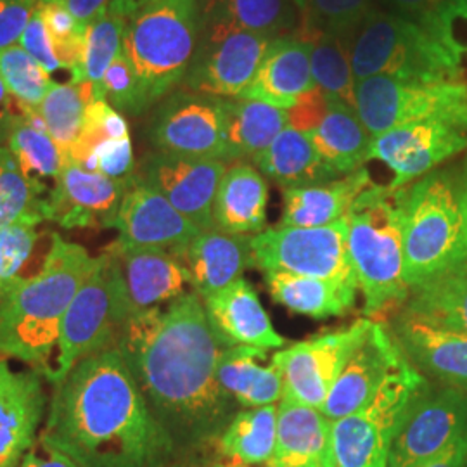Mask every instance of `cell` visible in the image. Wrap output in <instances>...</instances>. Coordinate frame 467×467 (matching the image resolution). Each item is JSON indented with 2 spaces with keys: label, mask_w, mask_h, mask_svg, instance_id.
I'll list each match as a JSON object with an SVG mask.
<instances>
[{
  "label": "cell",
  "mask_w": 467,
  "mask_h": 467,
  "mask_svg": "<svg viewBox=\"0 0 467 467\" xmlns=\"http://www.w3.org/2000/svg\"><path fill=\"white\" fill-rule=\"evenodd\" d=\"M407 362L409 358L393 334L383 322L374 320L368 336L334 381L322 414L337 420L366 409L378 389Z\"/></svg>",
  "instance_id": "20"
},
{
  "label": "cell",
  "mask_w": 467,
  "mask_h": 467,
  "mask_svg": "<svg viewBox=\"0 0 467 467\" xmlns=\"http://www.w3.org/2000/svg\"><path fill=\"white\" fill-rule=\"evenodd\" d=\"M127 19L108 7L96 17L85 32L84 50H82V84L94 87V99L106 100L102 94V78L108 67L113 65L118 54L123 50Z\"/></svg>",
  "instance_id": "42"
},
{
  "label": "cell",
  "mask_w": 467,
  "mask_h": 467,
  "mask_svg": "<svg viewBox=\"0 0 467 467\" xmlns=\"http://www.w3.org/2000/svg\"><path fill=\"white\" fill-rule=\"evenodd\" d=\"M348 251L364 296V317L379 322L403 308L410 287L403 274V187L372 184L348 212Z\"/></svg>",
  "instance_id": "4"
},
{
  "label": "cell",
  "mask_w": 467,
  "mask_h": 467,
  "mask_svg": "<svg viewBox=\"0 0 467 467\" xmlns=\"http://www.w3.org/2000/svg\"><path fill=\"white\" fill-rule=\"evenodd\" d=\"M47 414L44 376L0 360V467H17L38 440Z\"/></svg>",
  "instance_id": "22"
},
{
  "label": "cell",
  "mask_w": 467,
  "mask_h": 467,
  "mask_svg": "<svg viewBox=\"0 0 467 467\" xmlns=\"http://www.w3.org/2000/svg\"><path fill=\"white\" fill-rule=\"evenodd\" d=\"M403 310L467 334V260L412 287Z\"/></svg>",
  "instance_id": "38"
},
{
  "label": "cell",
  "mask_w": 467,
  "mask_h": 467,
  "mask_svg": "<svg viewBox=\"0 0 467 467\" xmlns=\"http://www.w3.org/2000/svg\"><path fill=\"white\" fill-rule=\"evenodd\" d=\"M389 333L419 370L467 391V334L441 327L403 308L393 318Z\"/></svg>",
  "instance_id": "23"
},
{
  "label": "cell",
  "mask_w": 467,
  "mask_h": 467,
  "mask_svg": "<svg viewBox=\"0 0 467 467\" xmlns=\"http://www.w3.org/2000/svg\"><path fill=\"white\" fill-rule=\"evenodd\" d=\"M267 358L268 350L253 347H231L220 353L218 383L239 409L275 405L283 399V372L272 358L265 366Z\"/></svg>",
  "instance_id": "30"
},
{
  "label": "cell",
  "mask_w": 467,
  "mask_h": 467,
  "mask_svg": "<svg viewBox=\"0 0 467 467\" xmlns=\"http://www.w3.org/2000/svg\"><path fill=\"white\" fill-rule=\"evenodd\" d=\"M225 140L231 161L254 160L287 129V111L260 100H223Z\"/></svg>",
  "instance_id": "37"
},
{
  "label": "cell",
  "mask_w": 467,
  "mask_h": 467,
  "mask_svg": "<svg viewBox=\"0 0 467 467\" xmlns=\"http://www.w3.org/2000/svg\"><path fill=\"white\" fill-rule=\"evenodd\" d=\"M38 440L80 467H170L177 453L115 347L52 384Z\"/></svg>",
  "instance_id": "2"
},
{
  "label": "cell",
  "mask_w": 467,
  "mask_h": 467,
  "mask_svg": "<svg viewBox=\"0 0 467 467\" xmlns=\"http://www.w3.org/2000/svg\"><path fill=\"white\" fill-rule=\"evenodd\" d=\"M268 185L262 171L246 161L227 168L213 204L215 231L256 235L267 227Z\"/></svg>",
  "instance_id": "28"
},
{
  "label": "cell",
  "mask_w": 467,
  "mask_h": 467,
  "mask_svg": "<svg viewBox=\"0 0 467 467\" xmlns=\"http://www.w3.org/2000/svg\"><path fill=\"white\" fill-rule=\"evenodd\" d=\"M467 434V391L430 389L395 434L388 467H418Z\"/></svg>",
  "instance_id": "18"
},
{
  "label": "cell",
  "mask_w": 467,
  "mask_h": 467,
  "mask_svg": "<svg viewBox=\"0 0 467 467\" xmlns=\"http://www.w3.org/2000/svg\"><path fill=\"white\" fill-rule=\"evenodd\" d=\"M350 57L357 82L378 75L407 82L462 80V59L414 23L381 9L353 35Z\"/></svg>",
  "instance_id": "7"
},
{
  "label": "cell",
  "mask_w": 467,
  "mask_h": 467,
  "mask_svg": "<svg viewBox=\"0 0 467 467\" xmlns=\"http://www.w3.org/2000/svg\"><path fill=\"white\" fill-rule=\"evenodd\" d=\"M35 7L26 0H0V52L19 46Z\"/></svg>",
  "instance_id": "50"
},
{
  "label": "cell",
  "mask_w": 467,
  "mask_h": 467,
  "mask_svg": "<svg viewBox=\"0 0 467 467\" xmlns=\"http://www.w3.org/2000/svg\"><path fill=\"white\" fill-rule=\"evenodd\" d=\"M285 111L289 121L287 127L303 134H310L317 129L318 123L327 113V96L316 85L312 90L303 94L293 108Z\"/></svg>",
  "instance_id": "51"
},
{
  "label": "cell",
  "mask_w": 467,
  "mask_h": 467,
  "mask_svg": "<svg viewBox=\"0 0 467 467\" xmlns=\"http://www.w3.org/2000/svg\"><path fill=\"white\" fill-rule=\"evenodd\" d=\"M109 258L123 324L142 312L184 296L191 275L182 260L168 251L132 250L113 243Z\"/></svg>",
  "instance_id": "15"
},
{
  "label": "cell",
  "mask_w": 467,
  "mask_h": 467,
  "mask_svg": "<svg viewBox=\"0 0 467 467\" xmlns=\"http://www.w3.org/2000/svg\"><path fill=\"white\" fill-rule=\"evenodd\" d=\"M418 467H467V434Z\"/></svg>",
  "instance_id": "53"
},
{
  "label": "cell",
  "mask_w": 467,
  "mask_h": 467,
  "mask_svg": "<svg viewBox=\"0 0 467 467\" xmlns=\"http://www.w3.org/2000/svg\"><path fill=\"white\" fill-rule=\"evenodd\" d=\"M96 264L98 256L84 246L54 234L42 268L0 287V355L28 364L46 378L67 306Z\"/></svg>",
  "instance_id": "3"
},
{
  "label": "cell",
  "mask_w": 467,
  "mask_h": 467,
  "mask_svg": "<svg viewBox=\"0 0 467 467\" xmlns=\"http://www.w3.org/2000/svg\"><path fill=\"white\" fill-rule=\"evenodd\" d=\"M4 146L11 150L17 167L38 201L47 220L50 198L59 184L67 158L46 130L36 129L21 113L13 119Z\"/></svg>",
  "instance_id": "31"
},
{
  "label": "cell",
  "mask_w": 467,
  "mask_h": 467,
  "mask_svg": "<svg viewBox=\"0 0 467 467\" xmlns=\"http://www.w3.org/2000/svg\"><path fill=\"white\" fill-rule=\"evenodd\" d=\"M308 42H312V77L316 85L327 98L339 99L357 111L351 38L317 35Z\"/></svg>",
  "instance_id": "41"
},
{
  "label": "cell",
  "mask_w": 467,
  "mask_h": 467,
  "mask_svg": "<svg viewBox=\"0 0 467 467\" xmlns=\"http://www.w3.org/2000/svg\"><path fill=\"white\" fill-rule=\"evenodd\" d=\"M135 177L121 182L67 160L47 206V220L67 231L111 227Z\"/></svg>",
  "instance_id": "21"
},
{
  "label": "cell",
  "mask_w": 467,
  "mask_h": 467,
  "mask_svg": "<svg viewBox=\"0 0 467 467\" xmlns=\"http://www.w3.org/2000/svg\"><path fill=\"white\" fill-rule=\"evenodd\" d=\"M277 441V405L241 409L213 441L220 467H267Z\"/></svg>",
  "instance_id": "34"
},
{
  "label": "cell",
  "mask_w": 467,
  "mask_h": 467,
  "mask_svg": "<svg viewBox=\"0 0 467 467\" xmlns=\"http://www.w3.org/2000/svg\"><path fill=\"white\" fill-rule=\"evenodd\" d=\"M225 170L227 163L218 160L154 150L142 160L137 175L204 233L215 231L213 204Z\"/></svg>",
  "instance_id": "17"
},
{
  "label": "cell",
  "mask_w": 467,
  "mask_h": 467,
  "mask_svg": "<svg viewBox=\"0 0 467 467\" xmlns=\"http://www.w3.org/2000/svg\"><path fill=\"white\" fill-rule=\"evenodd\" d=\"M17 113L19 111H17L16 102H15L13 96L7 90V87L0 78V146H4L7 130H9V127H11V123L16 118Z\"/></svg>",
  "instance_id": "55"
},
{
  "label": "cell",
  "mask_w": 467,
  "mask_h": 467,
  "mask_svg": "<svg viewBox=\"0 0 467 467\" xmlns=\"http://www.w3.org/2000/svg\"><path fill=\"white\" fill-rule=\"evenodd\" d=\"M293 2L298 5V9H300L301 13V9H303V5H305V0H293Z\"/></svg>",
  "instance_id": "57"
},
{
  "label": "cell",
  "mask_w": 467,
  "mask_h": 467,
  "mask_svg": "<svg viewBox=\"0 0 467 467\" xmlns=\"http://www.w3.org/2000/svg\"><path fill=\"white\" fill-rule=\"evenodd\" d=\"M457 191H459V204H461V215H462V227H464V241L467 248V158L464 167L461 171V177L457 181Z\"/></svg>",
  "instance_id": "56"
},
{
  "label": "cell",
  "mask_w": 467,
  "mask_h": 467,
  "mask_svg": "<svg viewBox=\"0 0 467 467\" xmlns=\"http://www.w3.org/2000/svg\"><path fill=\"white\" fill-rule=\"evenodd\" d=\"M466 150L467 127L445 119H426L374 137L368 160L383 161L391 168L389 187L400 189Z\"/></svg>",
  "instance_id": "16"
},
{
  "label": "cell",
  "mask_w": 467,
  "mask_h": 467,
  "mask_svg": "<svg viewBox=\"0 0 467 467\" xmlns=\"http://www.w3.org/2000/svg\"><path fill=\"white\" fill-rule=\"evenodd\" d=\"M121 326L111 264L108 254L100 253L96 268L67 306L57 339L56 364L46 379L50 384L59 383L87 357L113 348Z\"/></svg>",
  "instance_id": "11"
},
{
  "label": "cell",
  "mask_w": 467,
  "mask_h": 467,
  "mask_svg": "<svg viewBox=\"0 0 467 467\" xmlns=\"http://www.w3.org/2000/svg\"><path fill=\"white\" fill-rule=\"evenodd\" d=\"M198 44V0H156L127 21L123 52L140 80L144 109L182 84Z\"/></svg>",
  "instance_id": "6"
},
{
  "label": "cell",
  "mask_w": 467,
  "mask_h": 467,
  "mask_svg": "<svg viewBox=\"0 0 467 467\" xmlns=\"http://www.w3.org/2000/svg\"><path fill=\"white\" fill-rule=\"evenodd\" d=\"M19 47L26 50L35 61L49 73V77L54 78V82H56V77L67 75V84H73L71 71L61 63L59 56L56 52V47L52 44L46 21L40 15L38 7H35L34 16L30 19V23L25 28L23 35H21Z\"/></svg>",
  "instance_id": "49"
},
{
  "label": "cell",
  "mask_w": 467,
  "mask_h": 467,
  "mask_svg": "<svg viewBox=\"0 0 467 467\" xmlns=\"http://www.w3.org/2000/svg\"><path fill=\"white\" fill-rule=\"evenodd\" d=\"M467 260L457 182L433 170L403 187V274L412 289Z\"/></svg>",
  "instance_id": "5"
},
{
  "label": "cell",
  "mask_w": 467,
  "mask_h": 467,
  "mask_svg": "<svg viewBox=\"0 0 467 467\" xmlns=\"http://www.w3.org/2000/svg\"><path fill=\"white\" fill-rule=\"evenodd\" d=\"M378 7L431 35L459 59L467 56V0H376Z\"/></svg>",
  "instance_id": "39"
},
{
  "label": "cell",
  "mask_w": 467,
  "mask_h": 467,
  "mask_svg": "<svg viewBox=\"0 0 467 467\" xmlns=\"http://www.w3.org/2000/svg\"><path fill=\"white\" fill-rule=\"evenodd\" d=\"M111 229L118 233L115 243L123 248L168 251L179 258L201 233L139 175L121 201Z\"/></svg>",
  "instance_id": "19"
},
{
  "label": "cell",
  "mask_w": 467,
  "mask_h": 467,
  "mask_svg": "<svg viewBox=\"0 0 467 467\" xmlns=\"http://www.w3.org/2000/svg\"><path fill=\"white\" fill-rule=\"evenodd\" d=\"M102 94L121 115L140 117L146 113L140 80L123 50L118 54L102 78Z\"/></svg>",
  "instance_id": "46"
},
{
  "label": "cell",
  "mask_w": 467,
  "mask_h": 467,
  "mask_svg": "<svg viewBox=\"0 0 467 467\" xmlns=\"http://www.w3.org/2000/svg\"><path fill=\"white\" fill-rule=\"evenodd\" d=\"M357 115L374 139L391 129L426 119L467 127L466 82H407L370 77L355 85Z\"/></svg>",
  "instance_id": "9"
},
{
  "label": "cell",
  "mask_w": 467,
  "mask_h": 467,
  "mask_svg": "<svg viewBox=\"0 0 467 467\" xmlns=\"http://www.w3.org/2000/svg\"><path fill=\"white\" fill-rule=\"evenodd\" d=\"M181 260L189 270L192 291L204 300L254 267L251 235L204 231L185 248Z\"/></svg>",
  "instance_id": "27"
},
{
  "label": "cell",
  "mask_w": 467,
  "mask_h": 467,
  "mask_svg": "<svg viewBox=\"0 0 467 467\" xmlns=\"http://www.w3.org/2000/svg\"><path fill=\"white\" fill-rule=\"evenodd\" d=\"M94 99L90 84L52 82L38 113L46 123L47 134L63 150L65 158L77 146L84 130L87 108Z\"/></svg>",
  "instance_id": "40"
},
{
  "label": "cell",
  "mask_w": 467,
  "mask_h": 467,
  "mask_svg": "<svg viewBox=\"0 0 467 467\" xmlns=\"http://www.w3.org/2000/svg\"><path fill=\"white\" fill-rule=\"evenodd\" d=\"M378 7L376 0H305L296 34L310 40L317 35L351 38Z\"/></svg>",
  "instance_id": "43"
},
{
  "label": "cell",
  "mask_w": 467,
  "mask_h": 467,
  "mask_svg": "<svg viewBox=\"0 0 467 467\" xmlns=\"http://www.w3.org/2000/svg\"><path fill=\"white\" fill-rule=\"evenodd\" d=\"M35 222H16L0 229V287L17 277L36 243Z\"/></svg>",
  "instance_id": "47"
},
{
  "label": "cell",
  "mask_w": 467,
  "mask_h": 467,
  "mask_svg": "<svg viewBox=\"0 0 467 467\" xmlns=\"http://www.w3.org/2000/svg\"><path fill=\"white\" fill-rule=\"evenodd\" d=\"M115 348L177 451L213 443L239 412L218 383L223 347L194 291L129 318Z\"/></svg>",
  "instance_id": "1"
},
{
  "label": "cell",
  "mask_w": 467,
  "mask_h": 467,
  "mask_svg": "<svg viewBox=\"0 0 467 467\" xmlns=\"http://www.w3.org/2000/svg\"><path fill=\"white\" fill-rule=\"evenodd\" d=\"M0 78L21 115L38 111L54 82L49 73L19 46L0 52Z\"/></svg>",
  "instance_id": "44"
},
{
  "label": "cell",
  "mask_w": 467,
  "mask_h": 467,
  "mask_svg": "<svg viewBox=\"0 0 467 467\" xmlns=\"http://www.w3.org/2000/svg\"><path fill=\"white\" fill-rule=\"evenodd\" d=\"M358 318L348 327L317 334L277 350L272 362L283 372V397L322 410L334 381L372 327Z\"/></svg>",
  "instance_id": "14"
},
{
  "label": "cell",
  "mask_w": 467,
  "mask_h": 467,
  "mask_svg": "<svg viewBox=\"0 0 467 467\" xmlns=\"http://www.w3.org/2000/svg\"><path fill=\"white\" fill-rule=\"evenodd\" d=\"M170 467H192V466H170Z\"/></svg>",
  "instance_id": "59"
},
{
  "label": "cell",
  "mask_w": 467,
  "mask_h": 467,
  "mask_svg": "<svg viewBox=\"0 0 467 467\" xmlns=\"http://www.w3.org/2000/svg\"><path fill=\"white\" fill-rule=\"evenodd\" d=\"M254 265L358 289L348 251V218L326 227H272L251 235Z\"/></svg>",
  "instance_id": "10"
},
{
  "label": "cell",
  "mask_w": 467,
  "mask_h": 467,
  "mask_svg": "<svg viewBox=\"0 0 467 467\" xmlns=\"http://www.w3.org/2000/svg\"><path fill=\"white\" fill-rule=\"evenodd\" d=\"M223 100L179 88L154 106L148 139L154 150L231 163Z\"/></svg>",
  "instance_id": "13"
},
{
  "label": "cell",
  "mask_w": 467,
  "mask_h": 467,
  "mask_svg": "<svg viewBox=\"0 0 467 467\" xmlns=\"http://www.w3.org/2000/svg\"><path fill=\"white\" fill-rule=\"evenodd\" d=\"M26 2H28V4H32V5H38L42 0H26Z\"/></svg>",
  "instance_id": "58"
},
{
  "label": "cell",
  "mask_w": 467,
  "mask_h": 467,
  "mask_svg": "<svg viewBox=\"0 0 467 467\" xmlns=\"http://www.w3.org/2000/svg\"><path fill=\"white\" fill-rule=\"evenodd\" d=\"M372 184L368 168L324 184L283 191L281 227H326L347 217L351 204Z\"/></svg>",
  "instance_id": "29"
},
{
  "label": "cell",
  "mask_w": 467,
  "mask_h": 467,
  "mask_svg": "<svg viewBox=\"0 0 467 467\" xmlns=\"http://www.w3.org/2000/svg\"><path fill=\"white\" fill-rule=\"evenodd\" d=\"M17 467H80L63 451L36 440L34 447L23 457Z\"/></svg>",
  "instance_id": "52"
},
{
  "label": "cell",
  "mask_w": 467,
  "mask_h": 467,
  "mask_svg": "<svg viewBox=\"0 0 467 467\" xmlns=\"http://www.w3.org/2000/svg\"><path fill=\"white\" fill-rule=\"evenodd\" d=\"M431 386L410 360L378 389L368 407L333 420L334 467H388L391 441Z\"/></svg>",
  "instance_id": "8"
},
{
  "label": "cell",
  "mask_w": 467,
  "mask_h": 467,
  "mask_svg": "<svg viewBox=\"0 0 467 467\" xmlns=\"http://www.w3.org/2000/svg\"><path fill=\"white\" fill-rule=\"evenodd\" d=\"M16 222L42 223L46 218L15 156L0 146V229Z\"/></svg>",
  "instance_id": "45"
},
{
  "label": "cell",
  "mask_w": 467,
  "mask_h": 467,
  "mask_svg": "<svg viewBox=\"0 0 467 467\" xmlns=\"http://www.w3.org/2000/svg\"><path fill=\"white\" fill-rule=\"evenodd\" d=\"M90 171H99L102 175L129 182L137 175L134 161V150L130 137L109 139L99 144L92 154L85 160L84 165Z\"/></svg>",
  "instance_id": "48"
},
{
  "label": "cell",
  "mask_w": 467,
  "mask_h": 467,
  "mask_svg": "<svg viewBox=\"0 0 467 467\" xmlns=\"http://www.w3.org/2000/svg\"><path fill=\"white\" fill-rule=\"evenodd\" d=\"M272 300L287 310L306 317H341L351 312L357 301V287L305 277L289 272H265Z\"/></svg>",
  "instance_id": "36"
},
{
  "label": "cell",
  "mask_w": 467,
  "mask_h": 467,
  "mask_svg": "<svg viewBox=\"0 0 467 467\" xmlns=\"http://www.w3.org/2000/svg\"><path fill=\"white\" fill-rule=\"evenodd\" d=\"M300 21L293 0H198V25H229L277 38L295 34Z\"/></svg>",
  "instance_id": "35"
},
{
  "label": "cell",
  "mask_w": 467,
  "mask_h": 467,
  "mask_svg": "<svg viewBox=\"0 0 467 467\" xmlns=\"http://www.w3.org/2000/svg\"><path fill=\"white\" fill-rule=\"evenodd\" d=\"M314 87L312 42L295 32L270 42L262 65L241 99L260 100L289 109Z\"/></svg>",
  "instance_id": "25"
},
{
  "label": "cell",
  "mask_w": 467,
  "mask_h": 467,
  "mask_svg": "<svg viewBox=\"0 0 467 467\" xmlns=\"http://www.w3.org/2000/svg\"><path fill=\"white\" fill-rule=\"evenodd\" d=\"M208 322L223 348L253 347L281 350L285 343L270 322L256 289L246 279H237L202 300Z\"/></svg>",
  "instance_id": "24"
},
{
  "label": "cell",
  "mask_w": 467,
  "mask_h": 467,
  "mask_svg": "<svg viewBox=\"0 0 467 467\" xmlns=\"http://www.w3.org/2000/svg\"><path fill=\"white\" fill-rule=\"evenodd\" d=\"M274 38L229 25H198V44L182 88L241 99Z\"/></svg>",
  "instance_id": "12"
},
{
  "label": "cell",
  "mask_w": 467,
  "mask_h": 467,
  "mask_svg": "<svg viewBox=\"0 0 467 467\" xmlns=\"http://www.w3.org/2000/svg\"><path fill=\"white\" fill-rule=\"evenodd\" d=\"M109 2L111 0H67V5L77 21L87 28L108 7Z\"/></svg>",
  "instance_id": "54"
},
{
  "label": "cell",
  "mask_w": 467,
  "mask_h": 467,
  "mask_svg": "<svg viewBox=\"0 0 467 467\" xmlns=\"http://www.w3.org/2000/svg\"><path fill=\"white\" fill-rule=\"evenodd\" d=\"M333 420L322 410L283 397L277 441L267 467H334Z\"/></svg>",
  "instance_id": "26"
},
{
  "label": "cell",
  "mask_w": 467,
  "mask_h": 467,
  "mask_svg": "<svg viewBox=\"0 0 467 467\" xmlns=\"http://www.w3.org/2000/svg\"><path fill=\"white\" fill-rule=\"evenodd\" d=\"M322 160L337 171L348 175L368 161L372 137L355 109L345 102L327 98V113L310 134Z\"/></svg>",
  "instance_id": "33"
},
{
  "label": "cell",
  "mask_w": 467,
  "mask_h": 467,
  "mask_svg": "<svg viewBox=\"0 0 467 467\" xmlns=\"http://www.w3.org/2000/svg\"><path fill=\"white\" fill-rule=\"evenodd\" d=\"M253 163L262 175L281 185L283 191L324 184L343 177L322 160L308 135L291 127L284 129Z\"/></svg>",
  "instance_id": "32"
}]
</instances>
